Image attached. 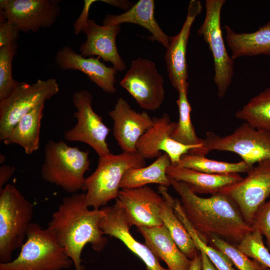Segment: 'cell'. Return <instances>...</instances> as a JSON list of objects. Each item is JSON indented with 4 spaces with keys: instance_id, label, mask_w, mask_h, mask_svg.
Instances as JSON below:
<instances>
[{
    "instance_id": "cell-37",
    "label": "cell",
    "mask_w": 270,
    "mask_h": 270,
    "mask_svg": "<svg viewBox=\"0 0 270 270\" xmlns=\"http://www.w3.org/2000/svg\"><path fill=\"white\" fill-rule=\"evenodd\" d=\"M16 168L13 166L2 164L0 167V190L14 174Z\"/></svg>"
},
{
    "instance_id": "cell-18",
    "label": "cell",
    "mask_w": 270,
    "mask_h": 270,
    "mask_svg": "<svg viewBox=\"0 0 270 270\" xmlns=\"http://www.w3.org/2000/svg\"><path fill=\"white\" fill-rule=\"evenodd\" d=\"M104 215L100 226L104 235H108L120 240L131 252L145 264L146 270H168L160 264L158 258L145 244L136 240L131 234L130 224L124 209L116 201L110 206L102 208Z\"/></svg>"
},
{
    "instance_id": "cell-39",
    "label": "cell",
    "mask_w": 270,
    "mask_h": 270,
    "mask_svg": "<svg viewBox=\"0 0 270 270\" xmlns=\"http://www.w3.org/2000/svg\"><path fill=\"white\" fill-rule=\"evenodd\" d=\"M102 1L123 9L128 10L132 6V3L126 0H102Z\"/></svg>"
},
{
    "instance_id": "cell-30",
    "label": "cell",
    "mask_w": 270,
    "mask_h": 270,
    "mask_svg": "<svg viewBox=\"0 0 270 270\" xmlns=\"http://www.w3.org/2000/svg\"><path fill=\"white\" fill-rule=\"evenodd\" d=\"M235 116L256 128L270 132V88L250 98Z\"/></svg>"
},
{
    "instance_id": "cell-29",
    "label": "cell",
    "mask_w": 270,
    "mask_h": 270,
    "mask_svg": "<svg viewBox=\"0 0 270 270\" xmlns=\"http://www.w3.org/2000/svg\"><path fill=\"white\" fill-rule=\"evenodd\" d=\"M210 174L248 173L252 167L243 160L230 162L210 160L204 156L188 153L184 154L176 165Z\"/></svg>"
},
{
    "instance_id": "cell-24",
    "label": "cell",
    "mask_w": 270,
    "mask_h": 270,
    "mask_svg": "<svg viewBox=\"0 0 270 270\" xmlns=\"http://www.w3.org/2000/svg\"><path fill=\"white\" fill-rule=\"evenodd\" d=\"M224 28L234 60L242 56L270 55V20L252 32L238 33L228 25Z\"/></svg>"
},
{
    "instance_id": "cell-38",
    "label": "cell",
    "mask_w": 270,
    "mask_h": 270,
    "mask_svg": "<svg viewBox=\"0 0 270 270\" xmlns=\"http://www.w3.org/2000/svg\"><path fill=\"white\" fill-rule=\"evenodd\" d=\"M199 251L202 258V270H218L206 254L202 251Z\"/></svg>"
},
{
    "instance_id": "cell-13",
    "label": "cell",
    "mask_w": 270,
    "mask_h": 270,
    "mask_svg": "<svg viewBox=\"0 0 270 270\" xmlns=\"http://www.w3.org/2000/svg\"><path fill=\"white\" fill-rule=\"evenodd\" d=\"M154 124L140 138L136 150L144 159L158 158L164 152L170 157L171 164L177 165L181 157L188 153L206 156L208 153L202 145H187L172 138L176 122H172L166 113L154 118Z\"/></svg>"
},
{
    "instance_id": "cell-9",
    "label": "cell",
    "mask_w": 270,
    "mask_h": 270,
    "mask_svg": "<svg viewBox=\"0 0 270 270\" xmlns=\"http://www.w3.org/2000/svg\"><path fill=\"white\" fill-rule=\"evenodd\" d=\"M224 0H206L204 20L198 30L208 46L214 64V82L217 86L218 96H224L234 74V60L226 48L221 25L222 8Z\"/></svg>"
},
{
    "instance_id": "cell-3",
    "label": "cell",
    "mask_w": 270,
    "mask_h": 270,
    "mask_svg": "<svg viewBox=\"0 0 270 270\" xmlns=\"http://www.w3.org/2000/svg\"><path fill=\"white\" fill-rule=\"evenodd\" d=\"M89 152L71 146L62 140H48L44 148L40 176L45 181L74 194L84 191L85 173L90 170Z\"/></svg>"
},
{
    "instance_id": "cell-36",
    "label": "cell",
    "mask_w": 270,
    "mask_h": 270,
    "mask_svg": "<svg viewBox=\"0 0 270 270\" xmlns=\"http://www.w3.org/2000/svg\"><path fill=\"white\" fill-rule=\"evenodd\" d=\"M0 48L17 42L20 32L14 24L0 17Z\"/></svg>"
},
{
    "instance_id": "cell-42",
    "label": "cell",
    "mask_w": 270,
    "mask_h": 270,
    "mask_svg": "<svg viewBox=\"0 0 270 270\" xmlns=\"http://www.w3.org/2000/svg\"><path fill=\"white\" fill-rule=\"evenodd\" d=\"M265 270H270V268H266Z\"/></svg>"
},
{
    "instance_id": "cell-5",
    "label": "cell",
    "mask_w": 270,
    "mask_h": 270,
    "mask_svg": "<svg viewBox=\"0 0 270 270\" xmlns=\"http://www.w3.org/2000/svg\"><path fill=\"white\" fill-rule=\"evenodd\" d=\"M146 165L145 159L138 152L99 157L95 171L86 178L84 191L87 205L100 209L118 194L120 184L126 172Z\"/></svg>"
},
{
    "instance_id": "cell-15",
    "label": "cell",
    "mask_w": 270,
    "mask_h": 270,
    "mask_svg": "<svg viewBox=\"0 0 270 270\" xmlns=\"http://www.w3.org/2000/svg\"><path fill=\"white\" fill-rule=\"evenodd\" d=\"M74 34L82 32L86 39L80 46V54L84 57L96 56L104 62L112 63L117 71H122L126 65L120 56L116 45V38L120 31V25H99L95 20L81 15L74 24Z\"/></svg>"
},
{
    "instance_id": "cell-28",
    "label": "cell",
    "mask_w": 270,
    "mask_h": 270,
    "mask_svg": "<svg viewBox=\"0 0 270 270\" xmlns=\"http://www.w3.org/2000/svg\"><path fill=\"white\" fill-rule=\"evenodd\" d=\"M188 82L180 85L178 90L176 104L179 118L171 137L182 144L187 145H202L203 139L199 138L192 125L190 113L192 107L188 98Z\"/></svg>"
},
{
    "instance_id": "cell-8",
    "label": "cell",
    "mask_w": 270,
    "mask_h": 270,
    "mask_svg": "<svg viewBox=\"0 0 270 270\" xmlns=\"http://www.w3.org/2000/svg\"><path fill=\"white\" fill-rule=\"evenodd\" d=\"M203 148L208 152L218 150L236 153L252 167L255 164L270 160V132L256 128L244 122L226 136L207 132Z\"/></svg>"
},
{
    "instance_id": "cell-20",
    "label": "cell",
    "mask_w": 270,
    "mask_h": 270,
    "mask_svg": "<svg viewBox=\"0 0 270 270\" xmlns=\"http://www.w3.org/2000/svg\"><path fill=\"white\" fill-rule=\"evenodd\" d=\"M56 61L62 70H77L84 73L105 92H116L114 84L118 71L113 66H106L100 57H84L66 46L58 52Z\"/></svg>"
},
{
    "instance_id": "cell-11",
    "label": "cell",
    "mask_w": 270,
    "mask_h": 270,
    "mask_svg": "<svg viewBox=\"0 0 270 270\" xmlns=\"http://www.w3.org/2000/svg\"><path fill=\"white\" fill-rule=\"evenodd\" d=\"M140 106L154 111L163 103L165 96L164 80L152 60L138 57L120 82Z\"/></svg>"
},
{
    "instance_id": "cell-26",
    "label": "cell",
    "mask_w": 270,
    "mask_h": 270,
    "mask_svg": "<svg viewBox=\"0 0 270 270\" xmlns=\"http://www.w3.org/2000/svg\"><path fill=\"white\" fill-rule=\"evenodd\" d=\"M44 106V103H42L23 116L4 143L6 145L18 144L28 155L38 150L40 148V129Z\"/></svg>"
},
{
    "instance_id": "cell-6",
    "label": "cell",
    "mask_w": 270,
    "mask_h": 270,
    "mask_svg": "<svg viewBox=\"0 0 270 270\" xmlns=\"http://www.w3.org/2000/svg\"><path fill=\"white\" fill-rule=\"evenodd\" d=\"M34 205L12 184L0 190V261L12 260V252L21 248L34 214Z\"/></svg>"
},
{
    "instance_id": "cell-21",
    "label": "cell",
    "mask_w": 270,
    "mask_h": 270,
    "mask_svg": "<svg viewBox=\"0 0 270 270\" xmlns=\"http://www.w3.org/2000/svg\"><path fill=\"white\" fill-rule=\"evenodd\" d=\"M145 244L158 258L164 261L168 270H188L191 262L178 248L164 224L137 228Z\"/></svg>"
},
{
    "instance_id": "cell-23",
    "label": "cell",
    "mask_w": 270,
    "mask_h": 270,
    "mask_svg": "<svg viewBox=\"0 0 270 270\" xmlns=\"http://www.w3.org/2000/svg\"><path fill=\"white\" fill-rule=\"evenodd\" d=\"M155 2L154 0H140L124 12L120 14H107L102 25L116 26L124 23L138 24L148 30L152 36L148 39L156 40L166 48L170 36L166 34L154 18Z\"/></svg>"
},
{
    "instance_id": "cell-16",
    "label": "cell",
    "mask_w": 270,
    "mask_h": 270,
    "mask_svg": "<svg viewBox=\"0 0 270 270\" xmlns=\"http://www.w3.org/2000/svg\"><path fill=\"white\" fill-rule=\"evenodd\" d=\"M116 201L124 209L131 226L152 227L163 224L160 215L163 198L148 186L122 188Z\"/></svg>"
},
{
    "instance_id": "cell-7",
    "label": "cell",
    "mask_w": 270,
    "mask_h": 270,
    "mask_svg": "<svg viewBox=\"0 0 270 270\" xmlns=\"http://www.w3.org/2000/svg\"><path fill=\"white\" fill-rule=\"evenodd\" d=\"M58 91L54 78L39 79L32 84L18 82L8 95L0 100V140L8 138L23 116Z\"/></svg>"
},
{
    "instance_id": "cell-34",
    "label": "cell",
    "mask_w": 270,
    "mask_h": 270,
    "mask_svg": "<svg viewBox=\"0 0 270 270\" xmlns=\"http://www.w3.org/2000/svg\"><path fill=\"white\" fill-rule=\"evenodd\" d=\"M248 257L270 268V252L265 246L263 236L257 230L248 234L237 246Z\"/></svg>"
},
{
    "instance_id": "cell-12",
    "label": "cell",
    "mask_w": 270,
    "mask_h": 270,
    "mask_svg": "<svg viewBox=\"0 0 270 270\" xmlns=\"http://www.w3.org/2000/svg\"><path fill=\"white\" fill-rule=\"evenodd\" d=\"M247 174L220 192L232 200L244 220L252 226L257 210L270 196V160L258 163Z\"/></svg>"
},
{
    "instance_id": "cell-33",
    "label": "cell",
    "mask_w": 270,
    "mask_h": 270,
    "mask_svg": "<svg viewBox=\"0 0 270 270\" xmlns=\"http://www.w3.org/2000/svg\"><path fill=\"white\" fill-rule=\"evenodd\" d=\"M17 47L14 42L0 48V100L8 95L18 82L12 74V62Z\"/></svg>"
},
{
    "instance_id": "cell-4",
    "label": "cell",
    "mask_w": 270,
    "mask_h": 270,
    "mask_svg": "<svg viewBox=\"0 0 270 270\" xmlns=\"http://www.w3.org/2000/svg\"><path fill=\"white\" fill-rule=\"evenodd\" d=\"M16 258L0 262V270H64L74 262L51 232L31 222Z\"/></svg>"
},
{
    "instance_id": "cell-10",
    "label": "cell",
    "mask_w": 270,
    "mask_h": 270,
    "mask_svg": "<svg viewBox=\"0 0 270 270\" xmlns=\"http://www.w3.org/2000/svg\"><path fill=\"white\" fill-rule=\"evenodd\" d=\"M92 98L91 92L86 90L74 92L72 104L76 111L73 116L77 122L73 128L64 131V138L68 142L86 144L99 157H103L111 153L106 141L110 130L102 117L93 110Z\"/></svg>"
},
{
    "instance_id": "cell-41",
    "label": "cell",
    "mask_w": 270,
    "mask_h": 270,
    "mask_svg": "<svg viewBox=\"0 0 270 270\" xmlns=\"http://www.w3.org/2000/svg\"><path fill=\"white\" fill-rule=\"evenodd\" d=\"M5 159H6V157L4 155L1 154H0V164L4 163V160H5Z\"/></svg>"
},
{
    "instance_id": "cell-40",
    "label": "cell",
    "mask_w": 270,
    "mask_h": 270,
    "mask_svg": "<svg viewBox=\"0 0 270 270\" xmlns=\"http://www.w3.org/2000/svg\"><path fill=\"white\" fill-rule=\"evenodd\" d=\"M188 270H202V258L200 251L191 260L190 264Z\"/></svg>"
},
{
    "instance_id": "cell-22",
    "label": "cell",
    "mask_w": 270,
    "mask_h": 270,
    "mask_svg": "<svg viewBox=\"0 0 270 270\" xmlns=\"http://www.w3.org/2000/svg\"><path fill=\"white\" fill-rule=\"evenodd\" d=\"M166 174L170 180L186 184L196 194L218 193L242 178L239 174H210L172 164L168 168Z\"/></svg>"
},
{
    "instance_id": "cell-32",
    "label": "cell",
    "mask_w": 270,
    "mask_h": 270,
    "mask_svg": "<svg viewBox=\"0 0 270 270\" xmlns=\"http://www.w3.org/2000/svg\"><path fill=\"white\" fill-rule=\"evenodd\" d=\"M224 254L238 270H265L266 267L242 252L237 246L216 236H212L207 244Z\"/></svg>"
},
{
    "instance_id": "cell-17",
    "label": "cell",
    "mask_w": 270,
    "mask_h": 270,
    "mask_svg": "<svg viewBox=\"0 0 270 270\" xmlns=\"http://www.w3.org/2000/svg\"><path fill=\"white\" fill-rule=\"evenodd\" d=\"M108 114L114 122L113 136L123 152H137V143L152 126L153 118L146 112L132 109L122 98L117 99L114 108Z\"/></svg>"
},
{
    "instance_id": "cell-14",
    "label": "cell",
    "mask_w": 270,
    "mask_h": 270,
    "mask_svg": "<svg viewBox=\"0 0 270 270\" xmlns=\"http://www.w3.org/2000/svg\"><path fill=\"white\" fill-rule=\"evenodd\" d=\"M58 0H0V17L20 32H37L52 26L60 14Z\"/></svg>"
},
{
    "instance_id": "cell-31",
    "label": "cell",
    "mask_w": 270,
    "mask_h": 270,
    "mask_svg": "<svg viewBox=\"0 0 270 270\" xmlns=\"http://www.w3.org/2000/svg\"><path fill=\"white\" fill-rule=\"evenodd\" d=\"M173 207L178 217L189 232L198 250L204 252L218 270H236L230 258L216 248L204 242L199 236L188 220L180 200L174 198Z\"/></svg>"
},
{
    "instance_id": "cell-25",
    "label": "cell",
    "mask_w": 270,
    "mask_h": 270,
    "mask_svg": "<svg viewBox=\"0 0 270 270\" xmlns=\"http://www.w3.org/2000/svg\"><path fill=\"white\" fill-rule=\"evenodd\" d=\"M158 192L163 198L160 212L163 224L180 250L189 259H192L199 250L185 226L174 212L173 207L174 198L168 192L166 186H160Z\"/></svg>"
},
{
    "instance_id": "cell-35",
    "label": "cell",
    "mask_w": 270,
    "mask_h": 270,
    "mask_svg": "<svg viewBox=\"0 0 270 270\" xmlns=\"http://www.w3.org/2000/svg\"><path fill=\"white\" fill-rule=\"evenodd\" d=\"M252 226L264 236L268 248L270 252V199L257 210Z\"/></svg>"
},
{
    "instance_id": "cell-2",
    "label": "cell",
    "mask_w": 270,
    "mask_h": 270,
    "mask_svg": "<svg viewBox=\"0 0 270 270\" xmlns=\"http://www.w3.org/2000/svg\"><path fill=\"white\" fill-rule=\"evenodd\" d=\"M88 208L85 192L72 194L62 199L48 224L47 228L66 250L76 270H85L81 254L86 244H90L94 250L100 252L107 242L100 226L104 210Z\"/></svg>"
},
{
    "instance_id": "cell-1",
    "label": "cell",
    "mask_w": 270,
    "mask_h": 270,
    "mask_svg": "<svg viewBox=\"0 0 270 270\" xmlns=\"http://www.w3.org/2000/svg\"><path fill=\"white\" fill-rule=\"evenodd\" d=\"M180 197L188 220L200 238L207 244L210 236H218L238 246L254 229L244 220L236 204L220 192L202 198L186 183L170 180Z\"/></svg>"
},
{
    "instance_id": "cell-27",
    "label": "cell",
    "mask_w": 270,
    "mask_h": 270,
    "mask_svg": "<svg viewBox=\"0 0 270 270\" xmlns=\"http://www.w3.org/2000/svg\"><path fill=\"white\" fill-rule=\"evenodd\" d=\"M170 164L169 156L164 152L148 166L127 170L122 179L120 187L122 189L134 188L150 184L168 187L170 185V182L166 170Z\"/></svg>"
},
{
    "instance_id": "cell-19",
    "label": "cell",
    "mask_w": 270,
    "mask_h": 270,
    "mask_svg": "<svg viewBox=\"0 0 270 270\" xmlns=\"http://www.w3.org/2000/svg\"><path fill=\"white\" fill-rule=\"evenodd\" d=\"M200 1L191 0L188 4L186 18L180 32L170 36L164 60L168 75L172 86L178 90L181 84L188 82L186 48L192 26L202 10Z\"/></svg>"
}]
</instances>
